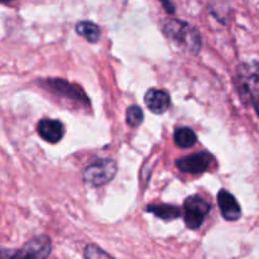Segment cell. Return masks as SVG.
Instances as JSON below:
<instances>
[{"mask_svg":"<svg viewBox=\"0 0 259 259\" xmlns=\"http://www.w3.org/2000/svg\"><path fill=\"white\" fill-rule=\"evenodd\" d=\"M52 250L51 239L46 235H38L23 245L17 252H9V255H3V259H47Z\"/></svg>","mask_w":259,"mask_h":259,"instance_id":"277c9868","label":"cell"},{"mask_svg":"<svg viewBox=\"0 0 259 259\" xmlns=\"http://www.w3.org/2000/svg\"><path fill=\"white\" fill-rule=\"evenodd\" d=\"M239 93L244 100H250L259 115V62L244 63L238 70Z\"/></svg>","mask_w":259,"mask_h":259,"instance_id":"7a4b0ae2","label":"cell"},{"mask_svg":"<svg viewBox=\"0 0 259 259\" xmlns=\"http://www.w3.org/2000/svg\"><path fill=\"white\" fill-rule=\"evenodd\" d=\"M76 32L78 35L85 38L88 42H98L99 38H100L101 32L100 28L93 22H88V20H82V22H78L76 24Z\"/></svg>","mask_w":259,"mask_h":259,"instance_id":"30bf717a","label":"cell"},{"mask_svg":"<svg viewBox=\"0 0 259 259\" xmlns=\"http://www.w3.org/2000/svg\"><path fill=\"white\" fill-rule=\"evenodd\" d=\"M143 121V111L138 105L129 106L126 110V123L131 126H138Z\"/></svg>","mask_w":259,"mask_h":259,"instance_id":"4fadbf2b","label":"cell"},{"mask_svg":"<svg viewBox=\"0 0 259 259\" xmlns=\"http://www.w3.org/2000/svg\"><path fill=\"white\" fill-rule=\"evenodd\" d=\"M118 167L113 159H99L83 171V181L91 186H104L115 177Z\"/></svg>","mask_w":259,"mask_h":259,"instance_id":"3957f363","label":"cell"},{"mask_svg":"<svg viewBox=\"0 0 259 259\" xmlns=\"http://www.w3.org/2000/svg\"><path fill=\"white\" fill-rule=\"evenodd\" d=\"M211 161V154L206 153V152H200V153L190 154V156L179 158L176 161V166L179 167L180 171L196 175L206 171Z\"/></svg>","mask_w":259,"mask_h":259,"instance_id":"8992f818","label":"cell"},{"mask_svg":"<svg viewBox=\"0 0 259 259\" xmlns=\"http://www.w3.org/2000/svg\"><path fill=\"white\" fill-rule=\"evenodd\" d=\"M147 211L152 212L156 215L157 218H161L163 220H172L176 219L181 215V211L177 206H172V205L159 204V205H149L147 207Z\"/></svg>","mask_w":259,"mask_h":259,"instance_id":"7c38bea8","label":"cell"},{"mask_svg":"<svg viewBox=\"0 0 259 259\" xmlns=\"http://www.w3.org/2000/svg\"><path fill=\"white\" fill-rule=\"evenodd\" d=\"M38 134L50 143H57L63 138L65 134V126L61 121L53 120V119H42L38 123Z\"/></svg>","mask_w":259,"mask_h":259,"instance_id":"9c48e42d","label":"cell"},{"mask_svg":"<svg viewBox=\"0 0 259 259\" xmlns=\"http://www.w3.org/2000/svg\"><path fill=\"white\" fill-rule=\"evenodd\" d=\"M85 258L86 259H114L109 255L105 250L99 248L95 244H89L85 248Z\"/></svg>","mask_w":259,"mask_h":259,"instance_id":"5bb4252c","label":"cell"},{"mask_svg":"<svg viewBox=\"0 0 259 259\" xmlns=\"http://www.w3.org/2000/svg\"><path fill=\"white\" fill-rule=\"evenodd\" d=\"M218 205L220 207L222 215L228 222H235L242 217V210L237 199L227 190H222L218 194Z\"/></svg>","mask_w":259,"mask_h":259,"instance_id":"52a82bcc","label":"cell"},{"mask_svg":"<svg viewBox=\"0 0 259 259\" xmlns=\"http://www.w3.org/2000/svg\"><path fill=\"white\" fill-rule=\"evenodd\" d=\"M2 2H9V0H2Z\"/></svg>","mask_w":259,"mask_h":259,"instance_id":"2e32d148","label":"cell"},{"mask_svg":"<svg viewBox=\"0 0 259 259\" xmlns=\"http://www.w3.org/2000/svg\"><path fill=\"white\" fill-rule=\"evenodd\" d=\"M162 4H163V7L166 8V10L168 13H174L175 12V7H174V3H172V0H161Z\"/></svg>","mask_w":259,"mask_h":259,"instance_id":"9a60e30c","label":"cell"},{"mask_svg":"<svg viewBox=\"0 0 259 259\" xmlns=\"http://www.w3.org/2000/svg\"><path fill=\"white\" fill-rule=\"evenodd\" d=\"M210 204L202 197L194 195L185 200L184 210H185V223L186 227L192 230L199 229L204 223L205 217L209 214L210 211Z\"/></svg>","mask_w":259,"mask_h":259,"instance_id":"5b68a950","label":"cell"},{"mask_svg":"<svg viewBox=\"0 0 259 259\" xmlns=\"http://www.w3.org/2000/svg\"><path fill=\"white\" fill-rule=\"evenodd\" d=\"M161 27L164 35L180 50L196 55L201 48V38L199 32L186 22L175 18H167L162 20Z\"/></svg>","mask_w":259,"mask_h":259,"instance_id":"6da1fadb","label":"cell"},{"mask_svg":"<svg viewBox=\"0 0 259 259\" xmlns=\"http://www.w3.org/2000/svg\"><path fill=\"white\" fill-rule=\"evenodd\" d=\"M144 103L147 108L154 114L166 113L171 105V99L167 91L159 89H149L144 96Z\"/></svg>","mask_w":259,"mask_h":259,"instance_id":"ba28073f","label":"cell"},{"mask_svg":"<svg viewBox=\"0 0 259 259\" xmlns=\"http://www.w3.org/2000/svg\"><path fill=\"white\" fill-rule=\"evenodd\" d=\"M175 143L180 147V148H191L196 143V133L192 131L189 126H182V128H177L174 134Z\"/></svg>","mask_w":259,"mask_h":259,"instance_id":"8fae6325","label":"cell"}]
</instances>
